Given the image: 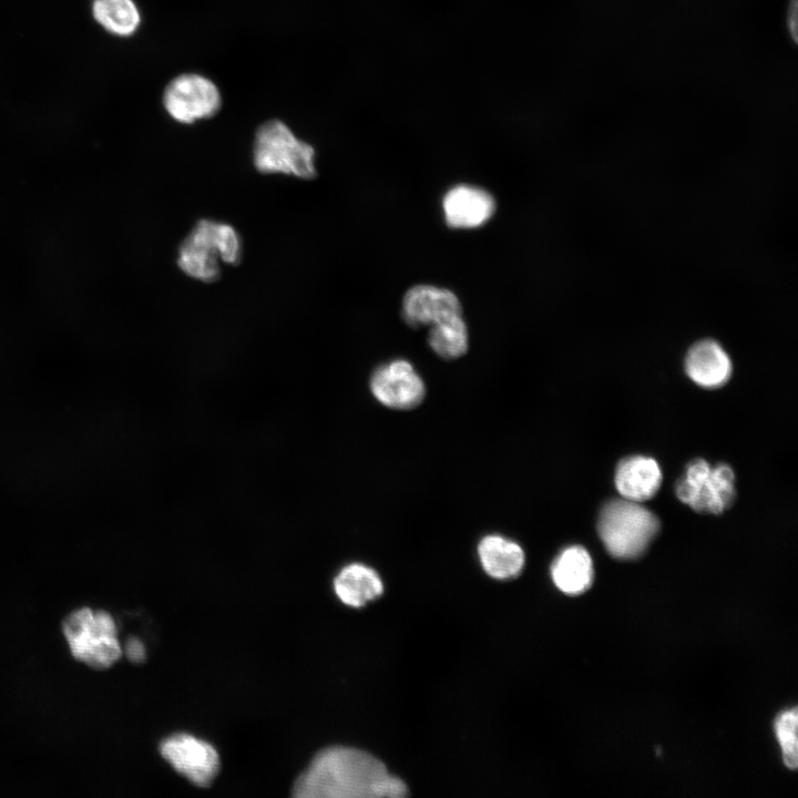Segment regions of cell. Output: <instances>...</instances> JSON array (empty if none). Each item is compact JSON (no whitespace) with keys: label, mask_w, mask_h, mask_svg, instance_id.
<instances>
[{"label":"cell","mask_w":798,"mask_h":798,"mask_svg":"<svg viewBox=\"0 0 798 798\" xmlns=\"http://www.w3.org/2000/svg\"><path fill=\"white\" fill-rule=\"evenodd\" d=\"M95 19L109 31L129 35L140 24V13L132 0H95Z\"/></svg>","instance_id":"obj_18"},{"label":"cell","mask_w":798,"mask_h":798,"mask_svg":"<svg viewBox=\"0 0 798 798\" xmlns=\"http://www.w3.org/2000/svg\"><path fill=\"white\" fill-rule=\"evenodd\" d=\"M407 787L386 766L359 749L329 747L318 753L294 785L299 798H400Z\"/></svg>","instance_id":"obj_1"},{"label":"cell","mask_w":798,"mask_h":798,"mask_svg":"<svg viewBox=\"0 0 798 798\" xmlns=\"http://www.w3.org/2000/svg\"><path fill=\"white\" fill-rule=\"evenodd\" d=\"M402 318L412 328L433 325L462 316L459 298L449 289L416 285L402 300Z\"/></svg>","instance_id":"obj_10"},{"label":"cell","mask_w":798,"mask_h":798,"mask_svg":"<svg viewBox=\"0 0 798 798\" xmlns=\"http://www.w3.org/2000/svg\"><path fill=\"white\" fill-rule=\"evenodd\" d=\"M162 756L173 768L200 787L208 786L219 769L216 749L188 734H175L161 743Z\"/></svg>","instance_id":"obj_9"},{"label":"cell","mask_w":798,"mask_h":798,"mask_svg":"<svg viewBox=\"0 0 798 798\" xmlns=\"http://www.w3.org/2000/svg\"><path fill=\"white\" fill-rule=\"evenodd\" d=\"M685 369L697 385L718 388L729 379L732 362L717 342L706 339L690 347L685 359Z\"/></svg>","instance_id":"obj_13"},{"label":"cell","mask_w":798,"mask_h":798,"mask_svg":"<svg viewBox=\"0 0 798 798\" xmlns=\"http://www.w3.org/2000/svg\"><path fill=\"white\" fill-rule=\"evenodd\" d=\"M369 386L379 403L395 410L417 408L427 392L423 379L412 364L405 359H395L377 367Z\"/></svg>","instance_id":"obj_8"},{"label":"cell","mask_w":798,"mask_h":798,"mask_svg":"<svg viewBox=\"0 0 798 798\" xmlns=\"http://www.w3.org/2000/svg\"><path fill=\"white\" fill-rule=\"evenodd\" d=\"M797 723V708L781 713L775 722V732L781 746L784 761L791 769L798 765Z\"/></svg>","instance_id":"obj_19"},{"label":"cell","mask_w":798,"mask_h":798,"mask_svg":"<svg viewBox=\"0 0 798 798\" xmlns=\"http://www.w3.org/2000/svg\"><path fill=\"white\" fill-rule=\"evenodd\" d=\"M242 243L237 231L227 223L201 219L178 248V267L188 276L205 283L221 277L219 260L237 265Z\"/></svg>","instance_id":"obj_2"},{"label":"cell","mask_w":798,"mask_h":798,"mask_svg":"<svg viewBox=\"0 0 798 798\" xmlns=\"http://www.w3.org/2000/svg\"><path fill=\"white\" fill-rule=\"evenodd\" d=\"M125 654L127 658L133 663H141L145 658V648L143 643L136 638H130L125 644Z\"/></svg>","instance_id":"obj_20"},{"label":"cell","mask_w":798,"mask_h":798,"mask_svg":"<svg viewBox=\"0 0 798 798\" xmlns=\"http://www.w3.org/2000/svg\"><path fill=\"white\" fill-rule=\"evenodd\" d=\"M221 103V93L215 83L196 73L174 78L163 94V104L168 115L184 124L213 116Z\"/></svg>","instance_id":"obj_7"},{"label":"cell","mask_w":798,"mask_h":798,"mask_svg":"<svg viewBox=\"0 0 798 798\" xmlns=\"http://www.w3.org/2000/svg\"><path fill=\"white\" fill-rule=\"evenodd\" d=\"M478 555L487 574L498 580L519 575L525 561L521 545L500 534L483 536L478 545Z\"/></svg>","instance_id":"obj_14"},{"label":"cell","mask_w":798,"mask_h":798,"mask_svg":"<svg viewBox=\"0 0 798 798\" xmlns=\"http://www.w3.org/2000/svg\"><path fill=\"white\" fill-rule=\"evenodd\" d=\"M659 528L657 518L638 502L614 500L602 510L598 534L611 555L631 560L642 555Z\"/></svg>","instance_id":"obj_3"},{"label":"cell","mask_w":798,"mask_h":798,"mask_svg":"<svg viewBox=\"0 0 798 798\" xmlns=\"http://www.w3.org/2000/svg\"><path fill=\"white\" fill-rule=\"evenodd\" d=\"M797 11L798 0H791L788 11V29L795 42H797Z\"/></svg>","instance_id":"obj_21"},{"label":"cell","mask_w":798,"mask_h":798,"mask_svg":"<svg viewBox=\"0 0 798 798\" xmlns=\"http://www.w3.org/2000/svg\"><path fill=\"white\" fill-rule=\"evenodd\" d=\"M662 482L657 462L647 457L634 456L620 461L615 471V484L624 499L642 502L651 499Z\"/></svg>","instance_id":"obj_12"},{"label":"cell","mask_w":798,"mask_h":798,"mask_svg":"<svg viewBox=\"0 0 798 798\" xmlns=\"http://www.w3.org/2000/svg\"><path fill=\"white\" fill-rule=\"evenodd\" d=\"M62 630L72 656L90 667L108 668L122 656L115 621L105 611H73L63 621Z\"/></svg>","instance_id":"obj_5"},{"label":"cell","mask_w":798,"mask_h":798,"mask_svg":"<svg viewBox=\"0 0 798 798\" xmlns=\"http://www.w3.org/2000/svg\"><path fill=\"white\" fill-rule=\"evenodd\" d=\"M334 589L342 603L360 607L378 597L382 593L383 585L374 569L361 563H351L337 574Z\"/></svg>","instance_id":"obj_16"},{"label":"cell","mask_w":798,"mask_h":798,"mask_svg":"<svg viewBox=\"0 0 798 798\" xmlns=\"http://www.w3.org/2000/svg\"><path fill=\"white\" fill-rule=\"evenodd\" d=\"M253 162L263 174L283 173L310 180L317 175L314 147L299 140L279 120H269L256 131Z\"/></svg>","instance_id":"obj_4"},{"label":"cell","mask_w":798,"mask_h":798,"mask_svg":"<svg viewBox=\"0 0 798 798\" xmlns=\"http://www.w3.org/2000/svg\"><path fill=\"white\" fill-rule=\"evenodd\" d=\"M676 495L697 512L722 513L735 500L734 472L726 464L712 468L703 459L693 460L676 483Z\"/></svg>","instance_id":"obj_6"},{"label":"cell","mask_w":798,"mask_h":798,"mask_svg":"<svg viewBox=\"0 0 798 798\" xmlns=\"http://www.w3.org/2000/svg\"><path fill=\"white\" fill-rule=\"evenodd\" d=\"M428 344L443 359L453 360L463 356L469 348V334L462 316L431 326Z\"/></svg>","instance_id":"obj_17"},{"label":"cell","mask_w":798,"mask_h":798,"mask_svg":"<svg viewBox=\"0 0 798 798\" xmlns=\"http://www.w3.org/2000/svg\"><path fill=\"white\" fill-rule=\"evenodd\" d=\"M447 224L453 228H474L490 219L495 212L493 196L483 188L458 185L443 197Z\"/></svg>","instance_id":"obj_11"},{"label":"cell","mask_w":798,"mask_h":798,"mask_svg":"<svg viewBox=\"0 0 798 798\" xmlns=\"http://www.w3.org/2000/svg\"><path fill=\"white\" fill-rule=\"evenodd\" d=\"M551 575L563 593L577 595L593 582V563L589 552L579 545L564 549L553 561Z\"/></svg>","instance_id":"obj_15"}]
</instances>
